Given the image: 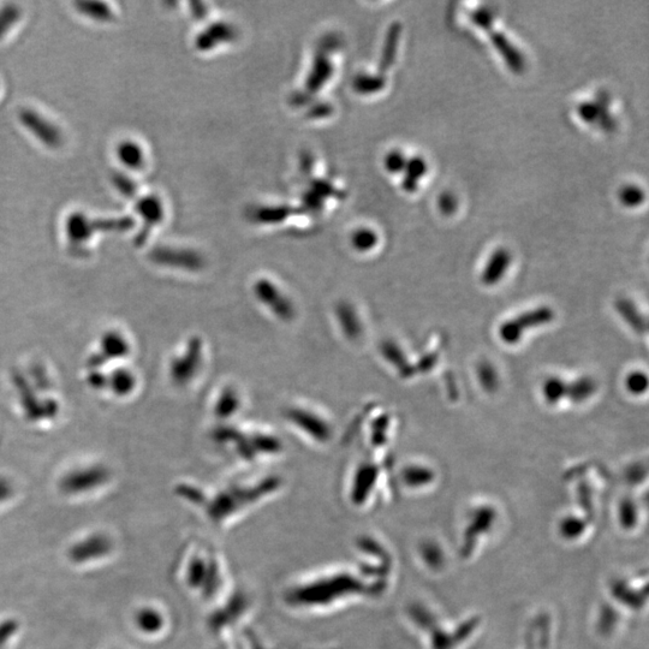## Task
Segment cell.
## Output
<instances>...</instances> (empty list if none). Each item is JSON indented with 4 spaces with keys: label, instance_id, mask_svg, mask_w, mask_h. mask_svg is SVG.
I'll use <instances>...</instances> for the list:
<instances>
[{
    "label": "cell",
    "instance_id": "obj_1",
    "mask_svg": "<svg viewBox=\"0 0 649 649\" xmlns=\"http://www.w3.org/2000/svg\"><path fill=\"white\" fill-rule=\"evenodd\" d=\"M366 576L350 569H333L306 576L290 583L283 599L289 609L296 612L324 613L341 609L366 592L360 577Z\"/></svg>",
    "mask_w": 649,
    "mask_h": 649
},
{
    "label": "cell",
    "instance_id": "obj_2",
    "mask_svg": "<svg viewBox=\"0 0 649 649\" xmlns=\"http://www.w3.org/2000/svg\"><path fill=\"white\" fill-rule=\"evenodd\" d=\"M228 565L220 553L205 541H198L184 568V585L201 603L217 604L229 593Z\"/></svg>",
    "mask_w": 649,
    "mask_h": 649
},
{
    "label": "cell",
    "instance_id": "obj_3",
    "mask_svg": "<svg viewBox=\"0 0 649 649\" xmlns=\"http://www.w3.org/2000/svg\"><path fill=\"white\" fill-rule=\"evenodd\" d=\"M555 317V311L549 306L529 309L500 324L498 330L500 341L506 345H516L522 341L528 331L551 324Z\"/></svg>",
    "mask_w": 649,
    "mask_h": 649
},
{
    "label": "cell",
    "instance_id": "obj_4",
    "mask_svg": "<svg viewBox=\"0 0 649 649\" xmlns=\"http://www.w3.org/2000/svg\"><path fill=\"white\" fill-rule=\"evenodd\" d=\"M493 19V13L487 7L474 9L470 13V20L490 35L492 44L496 47L499 55L503 57L504 62L508 65L512 73L521 74L526 67L525 58H523L522 53L510 43L504 34L493 28Z\"/></svg>",
    "mask_w": 649,
    "mask_h": 649
},
{
    "label": "cell",
    "instance_id": "obj_5",
    "mask_svg": "<svg viewBox=\"0 0 649 649\" xmlns=\"http://www.w3.org/2000/svg\"><path fill=\"white\" fill-rule=\"evenodd\" d=\"M23 128L28 130L35 139L50 150H57L63 145V133L49 118L33 109H23L19 113Z\"/></svg>",
    "mask_w": 649,
    "mask_h": 649
},
{
    "label": "cell",
    "instance_id": "obj_6",
    "mask_svg": "<svg viewBox=\"0 0 649 649\" xmlns=\"http://www.w3.org/2000/svg\"><path fill=\"white\" fill-rule=\"evenodd\" d=\"M112 550L113 541L109 535L95 533L71 546L68 557L75 564H85L110 555Z\"/></svg>",
    "mask_w": 649,
    "mask_h": 649
},
{
    "label": "cell",
    "instance_id": "obj_7",
    "mask_svg": "<svg viewBox=\"0 0 649 649\" xmlns=\"http://www.w3.org/2000/svg\"><path fill=\"white\" fill-rule=\"evenodd\" d=\"M611 97L606 91H600L594 101H585L577 106V113L588 124H597L605 132L616 128V119L610 113Z\"/></svg>",
    "mask_w": 649,
    "mask_h": 649
},
{
    "label": "cell",
    "instance_id": "obj_8",
    "mask_svg": "<svg viewBox=\"0 0 649 649\" xmlns=\"http://www.w3.org/2000/svg\"><path fill=\"white\" fill-rule=\"evenodd\" d=\"M135 211L139 214L142 222H144L139 235L135 238L136 243L142 246L146 242L147 237L150 236L154 226L163 222L164 205L162 200L156 195L142 196L141 199L136 201Z\"/></svg>",
    "mask_w": 649,
    "mask_h": 649
},
{
    "label": "cell",
    "instance_id": "obj_9",
    "mask_svg": "<svg viewBox=\"0 0 649 649\" xmlns=\"http://www.w3.org/2000/svg\"><path fill=\"white\" fill-rule=\"evenodd\" d=\"M107 480L104 469L91 468L71 473L62 482V490L69 494H79L103 485Z\"/></svg>",
    "mask_w": 649,
    "mask_h": 649
},
{
    "label": "cell",
    "instance_id": "obj_10",
    "mask_svg": "<svg viewBox=\"0 0 649 649\" xmlns=\"http://www.w3.org/2000/svg\"><path fill=\"white\" fill-rule=\"evenodd\" d=\"M511 265V254L508 249L499 248L488 259L481 272V282L486 287H494L503 281Z\"/></svg>",
    "mask_w": 649,
    "mask_h": 649
},
{
    "label": "cell",
    "instance_id": "obj_11",
    "mask_svg": "<svg viewBox=\"0 0 649 649\" xmlns=\"http://www.w3.org/2000/svg\"><path fill=\"white\" fill-rule=\"evenodd\" d=\"M65 232H67L68 240L73 244H81L88 242L95 235L92 226V218L83 212L71 213L65 223Z\"/></svg>",
    "mask_w": 649,
    "mask_h": 649
},
{
    "label": "cell",
    "instance_id": "obj_12",
    "mask_svg": "<svg viewBox=\"0 0 649 649\" xmlns=\"http://www.w3.org/2000/svg\"><path fill=\"white\" fill-rule=\"evenodd\" d=\"M332 73V64L329 58H327L325 51L319 52L317 57H315L311 74L308 76L305 95L318 92L330 80Z\"/></svg>",
    "mask_w": 649,
    "mask_h": 649
},
{
    "label": "cell",
    "instance_id": "obj_13",
    "mask_svg": "<svg viewBox=\"0 0 649 649\" xmlns=\"http://www.w3.org/2000/svg\"><path fill=\"white\" fill-rule=\"evenodd\" d=\"M402 34L401 23L395 22L386 33L383 52H381L379 62V74L384 75L396 61L398 44H400Z\"/></svg>",
    "mask_w": 649,
    "mask_h": 649
},
{
    "label": "cell",
    "instance_id": "obj_14",
    "mask_svg": "<svg viewBox=\"0 0 649 649\" xmlns=\"http://www.w3.org/2000/svg\"><path fill=\"white\" fill-rule=\"evenodd\" d=\"M116 157L125 169L140 170L145 165V152L138 142L133 140L119 142Z\"/></svg>",
    "mask_w": 649,
    "mask_h": 649
},
{
    "label": "cell",
    "instance_id": "obj_15",
    "mask_svg": "<svg viewBox=\"0 0 649 649\" xmlns=\"http://www.w3.org/2000/svg\"><path fill=\"white\" fill-rule=\"evenodd\" d=\"M597 391V381L589 375H582L573 381H568L567 400L574 404H582L591 400Z\"/></svg>",
    "mask_w": 649,
    "mask_h": 649
},
{
    "label": "cell",
    "instance_id": "obj_16",
    "mask_svg": "<svg viewBox=\"0 0 649 649\" xmlns=\"http://www.w3.org/2000/svg\"><path fill=\"white\" fill-rule=\"evenodd\" d=\"M235 37L234 28L225 25V23H216V25L211 26L206 32L199 35L198 40H196V47L202 51L211 50L213 46L235 39Z\"/></svg>",
    "mask_w": 649,
    "mask_h": 649
},
{
    "label": "cell",
    "instance_id": "obj_17",
    "mask_svg": "<svg viewBox=\"0 0 649 649\" xmlns=\"http://www.w3.org/2000/svg\"><path fill=\"white\" fill-rule=\"evenodd\" d=\"M615 307L619 317H621L636 333L643 335V333L647 332V320L643 317V314L639 311V308H637L633 301L628 299H619L616 302Z\"/></svg>",
    "mask_w": 649,
    "mask_h": 649
},
{
    "label": "cell",
    "instance_id": "obj_18",
    "mask_svg": "<svg viewBox=\"0 0 649 649\" xmlns=\"http://www.w3.org/2000/svg\"><path fill=\"white\" fill-rule=\"evenodd\" d=\"M75 8L87 19L97 22H110L115 16L109 4L98 0H80L75 3Z\"/></svg>",
    "mask_w": 649,
    "mask_h": 649
},
{
    "label": "cell",
    "instance_id": "obj_19",
    "mask_svg": "<svg viewBox=\"0 0 649 649\" xmlns=\"http://www.w3.org/2000/svg\"><path fill=\"white\" fill-rule=\"evenodd\" d=\"M153 261L162 265L190 266L196 264V255L172 248H157L152 253Z\"/></svg>",
    "mask_w": 649,
    "mask_h": 649
},
{
    "label": "cell",
    "instance_id": "obj_20",
    "mask_svg": "<svg viewBox=\"0 0 649 649\" xmlns=\"http://www.w3.org/2000/svg\"><path fill=\"white\" fill-rule=\"evenodd\" d=\"M402 187L408 193H414L419 188V182L426 175L427 164L421 157H414L407 160L406 169H404Z\"/></svg>",
    "mask_w": 649,
    "mask_h": 649
},
{
    "label": "cell",
    "instance_id": "obj_21",
    "mask_svg": "<svg viewBox=\"0 0 649 649\" xmlns=\"http://www.w3.org/2000/svg\"><path fill=\"white\" fill-rule=\"evenodd\" d=\"M335 193L338 192H336L335 188H333L331 184L324 181H315L312 183L311 188L307 190L305 196H303L305 207L308 208L309 211H320L325 199L329 198V196L335 195Z\"/></svg>",
    "mask_w": 649,
    "mask_h": 649
},
{
    "label": "cell",
    "instance_id": "obj_22",
    "mask_svg": "<svg viewBox=\"0 0 649 649\" xmlns=\"http://www.w3.org/2000/svg\"><path fill=\"white\" fill-rule=\"evenodd\" d=\"M383 354L385 359L398 369V372L401 373L402 377L412 378L416 373V368L410 365L406 354H404L403 350L394 342H386L383 345Z\"/></svg>",
    "mask_w": 649,
    "mask_h": 649
},
{
    "label": "cell",
    "instance_id": "obj_23",
    "mask_svg": "<svg viewBox=\"0 0 649 649\" xmlns=\"http://www.w3.org/2000/svg\"><path fill=\"white\" fill-rule=\"evenodd\" d=\"M135 622L144 633L157 634L164 628L165 619L162 612L153 609V607H145L136 613Z\"/></svg>",
    "mask_w": 649,
    "mask_h": 649
},
{
    "label": "cell",
    "instance_id": "obj_24",
    "mask_svg": "<svg viewBox=\"0 0 649 649\" xmlns=\"http://www.w3.org/2000/svg\"><path fill=\"white\" fill-rule=\"evenodd\" d=\"M567 385L568 381L558 377V375L547 378L543 387H541L545 402L550 406H557V404L565 400L567 398Z\"/></svg>",
    "mask_w": 649,
    "mask_h": 649
},
{
    "label": "cell",
    "instance_id": "obj_25",
    "mask_svg": "<svg viewBox=\"0 0 649 649\" xmlns=\"http://www.w3.org/2000/svg\"><path fill=\"white\" fill-rule=\"evenodd\" d=\"M434 476L436 475L431 468L419 466V464L407 467L402 474L404 484L413 488L430 485Z\"/></svg>",
    "mask_w": 649,
    "mask_h": 649
},
{
    "label": "cell",
    "instance_id": "obj_26",
    "mask_svg": "<svg viewBox=\"0 0 649 649\" xmlns=\"http://www.w3.org/2000/svg\"><path fill=\"white\" fill-rule=\"evenodd\" d=\"M22 10L19 5L5 4L0 8V41L13 31V28L20 22Z\"/></svg>",
    "mask_w": 649,
    "mask_h": 649
},
{
    "label": "cell",
    "instance_id": "obj_27",
    "mask_svg": "<svg viewBox=\"0 0 649 649\" xmlns=\"http://www.w3.org/2000/svg\"><path fill=\"white\" fill-rule=\"evenodd\" d=\"M384 75L361 74L354 80V89L360 94H373L381 91L385 87Z\"/></svg>",
    "mask_w": 649,
    "mask_h": 649
},
{
    "label": "cell",
    "instance_id": "obj_28",
    "mask_svg": "<svg viewBox=\"0 0 649 649\" xmlns=\"http://www.w3.org/2000/svg\"><path fill=\"white\" fill-rule=\"evenodd\" d=\"M478 379L479 383L486 392L497 391L499 387V374L497 368L492 365L491 362L484 361L481 362L478 367Z\"/></svg>",
    "mask_w": 649,
    "mask_h": 649
},
{
    "label": "cell",
    "instance_id": "obj_29",
    "mask_svg": "<svg viewBox=\"0 0 649 649\" xmlns=\"http://www.w3.org/2000/svg\"><path fill=\"white\" fill-rule=\"evenodd\" d=\"M111 182L113 187L117 189V192L123 195L124 198L134 199L136 193H138V184H136L132 177L124 174V172H113Z\"/></svg>",
    "mask_w": 649,
    "mask_h": 649
},
{
    "label": "cell",
    "instance_id": "obj_30",
    "mask_svg": "<svg viewBox=\"0 0 649 649\" xmlns=\"http://www.w3.org/2000/svg\"><path fill=\"white\" fill-rule=\"evenodd\" d=\"M625 390L633 396L645 395L648 390V377L645 372L633 371L624 380Z\"/></svg>",
    "mask_w": 649,
    "mask_h": 649
},
{
    "label": "cell",
    "instance_id": "obj_31",
    "mask_svg": "<svg viewBox=\"0 0 649 649\" xmlns=\"http://www.w3.org/2000/svg\"><path fill=\"white\" fill-rule=\"evenodd\" d=\"M291 211L293 210L287 206L263 207L255 213V217L260 220L261 223H279V220L289 217L290 214L293 213Z\"/></svg>",
    "mask_w": 649,
    "mask_h": 649
},
{
    "label": "cell",
    "instance_id": "obj_32",
    "mask_svg": "<svg viewBox=\"0 0 649 649\" xmlns=\"http://www.w3.org/2000/svg\"><path fill=\"white\" fill-rule=\"evenodd\" d=\"M378 236L373 230L360 229L353 235V244L360 252H368L377 246Z\"/></svg>",
    "mask_w": 649,
    "mask_h": 649
},
{
    "label": "cell",
    "instance_id": "obj_33",
    "mask_svg": "<svg viewBox=\"0 0 649 649\" xmlns=\"http://www.w3.org/2000/svg\"><path fill=\"white\" fill-rule=\"evenodd\" d=\"M619 199H621L624 206L631 208L637 207L642 204L643 200H645V192H643L639 187L627 186L621 190Z\"/></svg>",
    "mask_w": 649,
    "mask_h": 649
},
{
    "label": "cell",
    "instance_id": "obj_34",
    "mask_svg": "<svg viewBox=\"0 0 649 649\" xmlns=\"http://www.w3.org/2000/svg\"><path fill=\"white\" fill-rule=\"evenodd\" d=\"M19 629L20 624L15 619H5V621L0 622V649H5L8 646V643L13 640Z\"/></svg>",
    "mask_w": 649,
    "mask_h": 649
},
{
    "label": "cell",
    "instance_id": "obj_35",
    "mask_svg": "<svg viewBox=\"0 0 649 649\" xmlns=\"http://www.w3.org/2000/svg\"><path fill=\"white\" fill-rule=\"evenodd\" d=\"M407 158L400 151H392L385 157V168L391 174H400L406 169Z\"/></svg>",
    "mask_w": 649,
    "mask_h": 649
},
{
    "label": "cell",
    "instance_id": "obj_36",
    "mask_svg": "<svg viewBox=\"0 0 649 649\" xmlns=\"http://www.w3.org/2000/svg\"><path fill=\"white\" fill-rule=\"evenodd\" d=\"M439 207L444 214L454 213L457 207L455 196L450 193H445L442 196H440Z\"/></svg>",
    "mask_w": 649,
    "mask_h": 649
},
{
    "label": "cell",
    "instance_id": "obj_37",
    "mask_svg": "<svg viewBox=\"0 0 649 649\" xmlns=\"http://www.w3.org/2000/svg\"><path fill=\"white\" fill-rule=\"evenodd\" d=\"M11 496V487L7 482L0 481V502H4Z\"/></svg>",
    "mask_w": 649,
    "mask_h": 649
}]
</instances>
